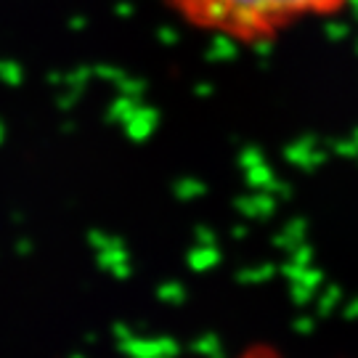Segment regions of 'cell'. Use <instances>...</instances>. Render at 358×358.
Masks as SVG:
<instances>
[{
    "instance_id": "obj_9",
    "label": "cell",
    "mask_w": 358,
    "mask_h": 358,
    "mask_svg": "<svg viewBox=\"0 0 358 358\" xmlns=\"http://www.w3.org/2000/svg\"><path fill=\"white\" fill-rule=\"evenodd\" d=\"M334 300H340V289H329V294L321 300V310H324V313H329V308H332Z\"/></svg>"
},
{
    "instance_id": "obj_8",
    "label": "cell",
    "mask_w": 358,
    "mask_h": 358,
    "mask_svg": "<svg viewBox=\"0 0 358 358\" xmlns=\"http://www.w3.org/2000/svg\"><path fill=\"white\" fill-rule=\"evenodd\" d=\"M271 273H273V268L266 266V268H255V273H252V271H250V273H242V279H250V282H263V279H268Z\"/></svg>"
},
{
    "instance_id": "obj_4",
    "label": "cell",
    "mask_w": 358,
    "mask_h": 358,
    "mask_svg": "<svg viewBox=\"0 0 358 358\" xmlns=\"http://www.w3.org/2000/svg\"><path fill=\"white\" fill-rule=\"evenodd\" d=\"M217 257H220V255H217L215 247H199L196 252H192V255H189V263H192L196 271H205V268H213V266H215Z\"/></svg>"
},
{
    "instance_id": "obj_10",
    "label": "cell",
    "mask_w": 358,
    "mask_h": 358,
    "mask_svg": "<svg viewBox=\"0 0 358 358\" xmlns=\"http://www.w3.org/2000/svg\"><path fill=\"white\" fill-rule=\"evenodd\" d=\"M294 260H297V266H306L308 260H310V250L308 247H297V252H294Z\"/></svg>"
},
{
    "instance_id": "obj_6",
    "label": "cell",
    "mask_w": 358,
    "mask_h": 358,
    "mask_svg": "<svg viewBox=\"0 0 358 358\" xmlns=\"http://www.w3.org/2000/svg\"><path fill=\"white\" fill-rule=\"evenodd\" d=\"M159 297L167 300V303H180V300L186 297V292H183V287H180V284H165V287L159 289Z\"/></svg>"
},
{
    "instance_id": "obj_5",
    "label": "cell",
    "mask_w": 358,
    "mask_h": 358,
    "mask_svg": "<svg viewBox=\"0 0 358 358\" xmlns=\"http://www.w3.org/2000/svg\"><path fill=\"white\" fill-rule=\"evenodd\" d=\"M194 350L202 353V356H210V358L223 356V350H220V343H217L215 334H205L202 340H196V343H194Z\"/></svg>"
},
{
    "instance_id": "obj_12",
    "label": "cell",
    "mask_w": 358,
    "mask_h": 358,
    "mask_svg": "<svg viewBox=\"0 0 358 358\" xmlns=\"http://www.w3.org/2000/svg\"><path fill=\"white\" fill-rule=\"evenodd\" d=\"M75 358H80V356H75Z\"/></svg>"
},
{
    "instance_id": "obj_11",
    "label": "cell",
    "mask_w": 358,
    "mask_h": 358,
    "mask_svg": "<svg viewBox=\"0 0 358 358\" xmlns=\"http://www.w3.org/2000/svg\"><path fill=\"white\" fill-rule=\"evenodd\" d=\"M294 327H297V329H300V332H310V329H313V321H308V319H303V321H297V324H294Z\"/></svg>"
},
{
    "instance_id": "obj_7",
    "label": "cell",
    "mask_w": 358,
    "mask_h": 358,
    "mask_svg": "<svg viewBox=\"0 0 358 358\" xmlns=\"http://www.w3.org/2000/svg\"><path fill=\"white\" fill-rule=\"evenodd\" d=\"M205 192V186H202V183H189V180H186V183H180L178 186V194L180 196H196V194H202Z\"/></svg>"
},
{
    "instance_id": "obj_1",
    "label": "cell",
    "mask_w": 358,
    "mask_h": 358,
    "mask_svg": "<svg viewBox=\"0 0 358 358\" xmlns=\"http://www.w3.org/2000/svg\"><path fill=\"white\" fill-rule=\"evenodd\" d=\"M192 22L220 35L263 40L279 27L310 13H332L345 0H173Z\"/></svg>"
},
{
    "instance_id": "obj_3",
    "label": "cell",
    "mask_w": 358,
    "mask_h": 358,
    "mask_svg": "<svg viewBox=\"0 0 358 358\" xmlns=\"http://www.w3.org/2000/svg\"><path fill=\"white\" fill-rule=\"evenodd\" d=\"M239 207H242V213H247V215L266 217L268 213H273L276 202H273L271 196H266V194H260L255 199H239Z\"/></svg>"
},
{
    "instance_id": "obj_2",
    "label": "cell",
    "mask_w": 358,
    "mask_h": 358,
    "mask_svg": "<svg viewBox=\"0 0 358 358\" xmlns=\"http://www.w3.org/2000/svg\"><path fill=\"white\" fill-rule=\"evenodd\" d=\"M128 122H130L128 133L133 136V138H138V141H141V138H146V136L152 133L154 122H157V115H154L152 109H149V112H136Z\"/></svg>"
}]
</instances>
